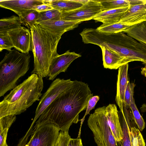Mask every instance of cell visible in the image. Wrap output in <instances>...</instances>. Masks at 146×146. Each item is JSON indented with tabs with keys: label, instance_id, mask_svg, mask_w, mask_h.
I'll list each match as a JSON object with an SVG mask.
<instances>
[{
	"label": "cell",
	"instance_id": "obj_3",
	"mask_svg": "<svg viewBox=\"0 0 146 146\" xmlns=\"http://www.w3.org/2000/svg\"><path fill=\"white\" fill-rule=\"evenodd\" d=\"M42 78L37 74H31L13 89L0 102V118L19 115L40 100L44 86Z\"/></svg>",
	"mask_w": 146,
	"mask_h": 146
},
{
	"label": "cell",
	"instance_id": "obj_4",
	"mask_svg": "<svg viewBox=\"0 0 146 146\" xmlns=\"http://www.w3.org/2000/svg\"><path fill=\"white\" fill-rule=\"evenodd\" d=\"M29 53H20L15 49L7 53L0 62V97L17 86L18 80L29 68Z\"/></svg>",
	"mask_w": 146,
	"mask_h": 146
},
{
	"label": "cell",
	"instance_id": "obj_14",
	"mask_svg": "<svg viewBox=\"0 0 146 146\" xmlns=\"http://www.w3.org/2000/svg\"><path fill=\"white\" fill-rule=\"evenodd\" d=\"M44 3V0H1L0 6L10 10L19 16L25 11L33 9L35 6Z\"/></svg>",
	"mask_w": 146,
	"mask_h": 146
},
{
	"label": "cell",
	"instance_id": "obj_31",
	"mask_svg": "<svg viewBox=\"0 0 146 146\" xmlns=\"http://www.w3.org/2000/svg\"><path fill=\"white\" fill-rule=\"evenodd\" d=\"M100 98L99 96L97 95L91 98L89 100L87 106L85 114L83 117L81 119L79 120L80 121H81V122L80 131L78 137L80 138L81 128L84 121L85 117L87 115L90 114V111L91 110L94 108L97 103L99 100Z\"/></svg>",
	"mask_w": 146,
	"mask_h": 146
},
{
	"label": "cell",
	"instance_id": "obj_34",
	"mask_svg": "<svg viewBox=\"0 0 146 146\" xmlns=\"http://www.w3.org/2000/svg\"><path fill=\"white\" fill-rule=\"evenodd\" d=\"M44 3L35 6L33 9L36 10L39 13H41L53 9L50 5L45 2L44 0Z\"/></svg>",
	"mask_w": 146,
	"mask_h": 146
},
{
	"label": "cell",
	"instance_id": "obj_36",
	"mask_svg": "<svg viewBox=\"0 0 146 146\" xmlns=\"http://www.w3.org/2000/svg\"><path fill=\"white\" fill-rule=\"evenodd\" d=\"M68 146H83L82 140L80 138L76 139L70 138L69 140Z\"/></svg>",
	"mask_w": 146,
	"mask_h": 146
},
{
	"label": "cell",
	"instance_id": "obj_28",
	"mask_svg": "<svg viewBox=\"0 0 146 146\" xmlns=\"http://www.w3.org/2000/svg\"><path fill=\"white\" fill-rule=\"evenodd\" d=\"M130 107L132 112L135 124L139 130L141 131H142L145 127V123L138 110L135 104L134 99L131 103Z\"/></svg>",
	"mask_w": 146,
	"mask_h": 146
},
{
	"label": "cell",
	"instance_id": "obj_33",
	"mask_svg": "<svg viewBox=\"0 0 146 146\" xmlns=\"http://www.w3.org/2000/svg\"><path fill=\"white\" fill-rule=\"evenodd\" d=\"M68 131L60 132L58 137L54 146H68L71 138Z\"/></svg>",
	"mask_w": 146,
	"mask_h": 146
},
{
	"label": "cell",
	"instance_id": "obj_29",
	"mask_svg": "<svg viewBox=\"0 0 146 146\" xmlns=\"http://www.w3.org/2000/svg\"><path fill=\"white\" fill-rule=\"evenodd\" d=\"M135 85L133 83L128 82L125 90L123 105L130 107L131 103L134 99V91Z\"/></svg>",
	"mask_w": 146,
	"mask_h": 146
},
{
	"label": "cell",
	"instance_id": "obj_10",
	"mask_svg": "<svg viewBox=\"0 0 146 146\" xmlns=\"http://www.w3.org/2000/svg\"><path fill=\"white\" fill-rule=\"evenodd\" d=\"M130 6L118 23L131 26L146 20V0H129Z\"/></svg>",
	"mask_w": 146,
	"mask_h": 146
},
{
	"label": "cell",
	"instance_id": "obj_17",
	"mask_svg": "<svg viewBox=\"0 0 146 146\" xmlns=\"http://www.w3.org/2000/svg\"><path fill=\"white\" fill-rule=\"evenodd\" d=\"M128 63L118 68L117 84V92L115 100L120 110H123L125 94L127 84Z\"/></svg>",
	"mask_w": 146,
	"mask_h": 146
},
{
	"label": "cell",
	"instance_id": "obj_1",
	"mask_svg": "<svg viewBox=\"0 0 146 146\" xmlns=\"http://www.w3.org/2000/svg\"><path fill=\"white\" fill-rule=\"evenodd\" d=\"M93 95L87 83L73 81L72 84L44 111L35 123L33 129L50 123L56 125L60 131H68L73 123L80 121V113L86 110Z\"/></svg>",
	"mask_w": 146,
	"mask_h": 146
},
{
	"label": "cell",
	"instance_id": "obj_11",
	"mask_svg": "<svg viewBox=\"0 0 146 146\" xmlns=\"http://www.w3.org/2000/svg\"><path fill=\"white\" fill-rule=\"evenodd\" d=\"M81 56L80 54L68 50L54 57L49 68L48 80H53L60 73L65 72L73 61Z\"/></svg>",
	"mask_w": 146,
	"mask_h": 146
},
{
	"label": "cell",
	"instance_id": "obj_25",
	"mask_svg": "<svg viewBox=\"0 0 146 146\" xmlns=\"http://www.w3.org/2000/svg\"><path fill=\"white\" fill-rule=\"evenodd\" d=\"M131 26L121 23L105 25L102 24L97 29L100 32L108 33H116L123 32L125 30Z\"/></svg>",
	"mask_w": 146,
	"mask_h": 146
},
{
	"label": "cell",
	"instance_id": "obj_13",
	"mask_svg": "<svg viewBox=\"0 0 146 146\" xmlns=\"http://www.w3.org/2000/svg\"><path fill=\"white\" fill-rule=\"evenodd\" d=\"M123 131V138L117 142L118 146H130L129 131L132 123L134 122L130 107L123 105V110L118 112Z\"/></svg>",
	"mask_w": 146,
	"mask_h": 146
},
{
	"label": "cell",
	"instance_id": "obj_30",
	"mask_svg": "<svg viewBox=\"0 0 146 146\" xmlns=\"http://www.w3.org/2000/svg\"><path fill=\"white\" fill-rule=\"evenodd\" d=\"M13 45L7 33H0V52L5 49L9 51L12 50Z\"/></svg>",
	"mask_w": 146,
	"mask_h": 146
},
{
	"label": "cell",
	"instance_id": "obj_16",
	"mask_svg": "<svg viewBox=\"0 0 146 146\" xmlns=\"http://www.w3.org/2000/svg\"><path fill=\"white\" fill-rule=\"evenodd\" d=\"M100 47L102 52L103 65L105 68L117 69L121 66L132 62L105 46Z\"/></svg>",
	"mask_w": 146,
	"mask_h": 146
},
{
	"label": "cell",
	"instance_id": "obj_6",
	"mask_svg": "<svg viewBox=\"0 0 146 146\" xmlns=\"http://www.w3.org/2000/svg\"><path fill=\"white\" fill-rule=\"evenodd\" d=\"M87 122L98 146H118L108 121L105 106L96 109L90 114Z\"/></svg>",
	"mask_w": 146,
	"mask_h": 146
},
{
	"label": "cell",
	"instance_id": "obj_8",
	"mask_svg": "<svg viewBox=\"0 0 146 146\" xmlns=\"http://www.w3.org/2000/svg\"><path fill=\"white\" fill-rule=\"evenodd\" d=\"M60 131L54 124H42L33 129L30 139L25 146H54Z\"/></svg>",
	"mask_w": 146,
	"mask_h": 146
},
{
	"label": "cell",
	"instance_id": "obj_5",
	"mask_svg": "<svg viewBox=\"0 0 146 146\" xmlns=\"http://www.w3.org/2000/svg\"><path fill=\"white\" fill-rule=\"evenodd\" d=\"M108 48L132 62L140 61L146 65V45L123 32L114 34Z\"/></svg>",
	"mask_w": 146,
	"mask_h": 146
},
{
	"label": "cell",
	"instance_id": "obj_15",
	"mask_svg": "<svg viewBox=\"0 0 146 146\" xmlns=\"http://www.w3.org/2000/svg\"><path fill=\"white\" fill-rule=\"evenodd\" d=\"M105 112L110 128L115 140L119 142L123 138V131L116 106L110 104L105 106Z\"/></svg>",
	"mask_w": 146,
	"mask_h": 146
},
{
	"label": "cell",
	"instance_id": "obj_23",
	"mask_svg": "<svg viewBox=\"0 0 146 146\" xmlns=\"http://www.w3.org/2000/svg\"><path fill=\"white\" fill-rule=\"evenodd\" d=\"M102 10L106 11L127 7L130 6L129 0H99Z\"/></svg>",
	"mask_w": 146,
	"mask_h": 146
},
{
	"label": "cell",
	"instance_id": "obj_27",
	"mask_svg": "<svg viewBox=\"0 0 146 146\" xmlns=\"http://www.w3.org/2000/svg\"><path fill=\"white\" fill-rule=\"evenodd\" d=\"M61 13L54 9L39 13L36 23L47 21L61 19Z\"/></svg>",
	"mask_w": 146,
	"mask_h": 146
},
{
	"label": "cell",
	"instance_id": "obj_26",
	"mask_svg": "<svg viewBox=\"0 0 146 146\" xmlns=\"http://www.w3.org/2000/svg\"><path fill=\"white\" fill-rule=\"evenodd\" d=\"M129 136L130 146H145L144 139L138 128L134 126L131 127Z\"/></svg>",
	"mask_w": 146,
	"mask_h": 146
},
{
	"label": "cell",
	"instance_id": "obj_20",
	"mask_svg": "<svg viewBox=\"0 0 146 146\" xmlns=\"http://www.w3.org/2000/svg\"><path fill=\"white\" fill-rule=\"evenodd\" d=\"M44 2L61 13L73 10L83 5L76 0H44Z\"/></svg>",
	"mask_w": 146,
	"mask_h": 146
},
{
	"label": "cell",
	"instance_id": "obj_21",
	"mask_svg": "<svg viewBox=\"0 0 146 146\" xmlns=\"http://www.w3.org/2000/svg\"><path fill=\"white\" fill-rule=\"evenodd\" d=\"M123 32L146 45V20L128 28Z\"/></svg>",
	"mask_w": 146,
	"mask_h": 146
},
{
	"label": "cell",
	"instance_id": "obj_32",
	"mask_svg": "<svg viewBox=\"0 0 146 146\" xmlns=\"http://www.w3.org/2000/svg\"><path fill=\"white\" fill-rule=\"evenodd\" d=\"M15 115H9L0 118V131L9 129L16 119Z\"/></svg>",
	"mask_w": 146,
	"mask_h": 146
},
{
	"label": "cell",
	"instance_id": "obj_9",
	"mask_svg": "<svg viewBox=\"0 0 146 146\" xmlns=\"http://www.w3.org/2000/svg\"><path fill=\"white\" fill-rule=\"evenodd\" d=\"M102 11L101 6L97 0H89L78 8L62 12L61 19L80 22L89 21L92 19Z\"/></svg>",
	"mask_w": 146,
	"mask_h": 146
},
{
	"label": "cell",
	"instance_id": "obj_2",
	"mask_svg": "<svg viewBox=\"0 0 146 146\" xmlns=\"http://www.w3.org/2000/svg\"><path fill=\"white\" fill-rule=\"evenodd\" d=\"M30 29L31 50L34 57V68L31 74L45 77L48 76L52 60L58 55L57 47L62 35L36 23Z\"/></svg>",
	"mask_w": 146,
	"mask_h": 146
},
{
	"label": "cell",
	"instance_id": "obj_38",
	"mask_svg": "<svg viewBox=\"0 0 146 146\" xmlns=\"http://www.w3.org/2000/svg\"><path fill=\"white\" fill-rule=\"evenodd\" d=\"M140 110L142 112H146V104H143L140 108Z\"/></svg>",
	"mask_w": 146,
	"mask_h": 146
},
{
	"label": "cell",
	"instance_id": "obj_37",
	"mask_svg": "<svg viewBox=\"0 0 146 146\" xmlns=\"http://www.w3.org/2000/svg\"><path fill=\"white\" fill-rule=\"evenodd\" d=\"M141 73L142 75L146 77V65L144 67L141 68Z\"/></svg>",
	"mask_w": 146,
	"mask_h": 146
},
{
	"label": "cell",
	"instance_id": "obj_7",
	"mask_svg": "<svg viewBox=\"0 0 146 146\" xmlns=\"http://www.w3.org/2000/svg\"><path fill=\"white\" fill-rule=\"evenodd\" d=\"M73 82L70 79L64 80L57 78L51 83L40 100L31 126L25 135L19 140L21 145H25L27 143L29 137L32 133L34 125L44 111L59 94L69 88Z\"/></svg>",
	"mask_w": 146,
	"mask_h": 146
},
{
	"label": "cell",
	"instance_id": "obj_12",
	"mask_svg": "<svg viewBox=\"0 0 146 146\" xmlns=\"http://www.w3.org/2000/svg\"><path fill=\"white\" fill-rule=\"evenodd\" d=\"M7 34L16 50L23 53H29L31 50V35L29 29L21 26L8 31Z\"/></svg>",
	"mask_w": 146,
	"mask_h": 146
},
{
	"label": "cell",
	"instance_id": "obj_18",
	"mask_svg": "<svg viewBox=\"0 0 146 146\" xmlns=\"http://www.w3.org/2000/svg\"><path fill=\"white\" fill-rule=\"evenodd\" d=\"M82 22L60 19L44 21L36 23L51 31L62 35L66 31L77 28Z\"/></svg>",
	"mask_w": 146,
	"mask_h": 146
},
{
	"label": "cell",
	"instance_id": "obj_22",
	"mask_svg": "<svg viewBox=\"0 0 146 146\" xmlns=\"http://www.w3.org/2000/svg\"><path fill=\"white\" fill-rule=\"evenodd\" d=\"M22 24L19 17L12 16L0 20V33H7L9 31L19 28Z\"/></svg>",
	"mask_w": 146,
	"mask_h": 146
},
{
	"label": "cell",
	"instance_id": "obj_24",
	"mask_svg": "<svg viewBox=\"0 0 146 146\" xmlns=\"http://www.w3.org/2000/svg\"><path fill=\"white\" fill-rule=\"evenodd\" d=\"M39 13L34 9H31L21 13L19 16L22 25L30 29L36 23Z\"/></svg>",
	"mask_w": 146,
	"mask_h": 146
},
{
	"label": "cell",
	"instance_id": "obj_35",
	"mask_svg": "<svg viewBox=\"0 0 146 146\" xmlns=\"http://www.w3.org/2000/svg\"><path fill=\"white\" fill-rule=\"evenodd\" d=\"M9 129L0 131V146H8L6 142Z\"/></svg>",
	"mask_w": 146,
	"mask_h": 146
},
{
	"label": "cell",
	"instance_id": "obj_19",
	"mask_svg": "<svg viewBox=\"0 0 146 146\" xmlns=\"http://www.w3.org/2000/svg\"><path fill=\"white\" fill-rule=\"evenodd\" d=\"M129 6L117 9L102 11L93 18L96 22H100L105 25L118 23Z\"/></svg>",
	"mask_w": 146,
	"mask_h": 146
}]
</instances>
